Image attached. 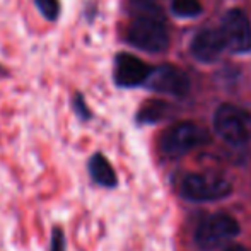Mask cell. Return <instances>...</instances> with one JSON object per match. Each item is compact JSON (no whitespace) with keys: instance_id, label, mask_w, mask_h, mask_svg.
Here are the masks:
<instances>
[{"instance_id":"2","label":"cell","mask_w":251,"mask_h":251,"mask_svg":"<svg viewBox=\"0 0 251 251\" xmlns=\"http://www.w3.org/2000/svg\"><path fill=\"white\" fill-rule=\"evenodd\" d=\"M215 132L231 146L251 142V113L234 104H222L214 116Z\"/></svg>"},{"instance_id":"1","label":"cell","mask_w":251,"mask_h":251,"mask_svg":"<svg viewBox=\"0 0 251 251\" xmlns=\"http://www.w3.org/2000/svg\"><path fill=\"white\" fill-rule=\"evenodd\" d=\"M128 12L132 21L126 29V41L147 53L164 51L169 34L159 0H128Z\"/></svg>"},{"instance_id":"10","label":"cell","mask_w":251,"mask_h":251,"mask_svg":"<svg viewBox=\"0 0 251 251\" xmlns=\"http://www.w3.org/2000/svg\"><path fill=\"white\" fill-rule=\"evenodd\" d=\"M87 171L89 176L96 185L104 186V188H115L118 185V178H116V173L113 169L111 162L101 154L96 152L89 157L87 161Z\"/></svg>"},{"instance_id":"3","label":"cell","mask_w":251,"mask_h":251,"mask_svg":"<svg viewBox=\"0 0 251 251\" xmlns=\"http://www.w3.org/2000/svg\"><path fill=\"white\" fill-rule=\"evenodd\" d=\"M207 142V132L195 123L183 122L166 130L161 139V151L171 159L181 157Z\"/></svg>"},{"instance_id":"13","label":"cell","mask_w":251,"mask_h":251,"mask_svg":"<svg viewBox=\"0 0 251 251\" xmlns=\"http://www.w3.org/2000/svg\"><path fill=\"white\" fill-rule=\"evenodd\" d=\"M41 16L48 21H56L60 16V0H34Z\"/></svg>"},{"instance_id":"12","label":"cell","mask_w":251,"mask_h":251,"mask_svg":"<svg viewBox=\"0 0 251 251\" xmlns=\"http://www.w3.org/2000/svg\"><path fill=\"white\" fill-rule=\"evenodd\" d=\"M171 10L178 17H197L201 12L199 0H173Z\"/></svg>"},{"instance_id":"11","label":"cell","mask_w":251,"mask_h":251,"mask_svg":"<svg viewBox=\"0 0 251 251\" xmlns=\"http://www.w3.org/2000/svg\"><path fill=\"white\" fill-rule=\"evenodd\" d=\"M166 111H168V106L162 101H149L139 109V115H137V122L139 123H155L159 120L164 118Z\"/></svg>"},{"instance_id":"14","label":"cell","mask_w":251,"mask_h":251,"mask_svg":"<svg viewBox=\"0 0 251 251\" xmlns=\"http://www.w3.org/2000/svg\"><path fill=\"white\" fill-rule=\"evenodd\" d=\"M72 109L75 113V116L80 120V122H87V120L93 118V113H91L89 106L86 104V100L80 93L74 94V100H72Z\"/></svg>"},{"instance_id":"8","label":"cell","mask_w":251,"mask_h":251,"mask_svg":"<svg viewBox=\"0 0 251 251\" xmlns=\"http://www.w3.org/2000/svg\"><path fill=\"white\" fill-rule=\"evenodd\" d=\"M152 69L144 60L130 55V53H120L115 58V77L116 86L120 87H137L140 84H146L149 79Z\"/></svg>"},{"instance_id":"4","label":"cell","mask_w":251,"mask_h":251,"mask_svg":"<svg viewBox=\"0 0 251 251\" xmlns=\"http://www.w3.org/2000/svg\"><path fill=\"white\" fill-rule=\"evenodd\" d=\"M239 234V224L227 214H215L205 219L195 232V241L201 250L210 251Z\"/></svg>"},{"instance_id":"7","label":"cell","mask_w":251,"mask_h":251,"mask_svg":"<svg viewBox=\"0 0 251 251\" xmlns=\"http://www.w3.org/2000/svg\"><path fill=\"white\" fill-rule=\"evenodd\" d=\"M146 84H149V87L155 93L176 98H183L190 89L188 75L175 65H159L152 69Z\"/></svg>"},{"instance_id":"15","label":"cell","mask_w":251,"mask_h":251,"mask_svg":"<svg viewBox=\"0 0 251 251\" xmlns=\"http://www.w3.org/2000/svg\"><path fill=\"white\" fill-rule=\"evenodd\" d=\"M50 251H67V239L62 227H53L50 236Z\"/></svg>"},{"instance_id":"5","label":"cell","mask_w":251,"mask_h":251,"mask_svg":"<svg viewBox=\"0 0 251 251\" xmlns=\"http://www.w3.org/2000/svg\"><path fill=\"white\" fill-rule=\"evenodd\" d=\"M231 185L219 176L188 175L181 181V195L190 201H214L227 197Z\"/></svg>"},{"instance_id":"9","label":"cell","mask_w":251,"mask_h":251,"mask_svg":"<svg viewBox=\"0 0 251 251\" xmlns=\"http://www.w3.org/2000/svg\"><path fill=\"white\" fill-rule=\"evenodd\" d=\"M224 48H227V47H226L222 31L212 29V27H205L200 33H197V36L193 38L192 45H190L192 55L195 56L199 62H203V63L215 62Z\"/></svg>"},{"instance_id":"16","label":"cell","mask_w":251,"mask_h":251,"mask_svg":"<svg viewBox=\"0 0 251 251\" xmlns=\"http://www.w3.org/2000/svg\"><path fill=\"white\" fill-rule=\"evenodd\" d=\"M226 251H246L243 246H231V248H227Z\"/></svg>"},{"instance_id":"6","label":"cell","mask_w":251,"mask_h":251,"mask_svg":"<svg viewBox=\"0 0 251 251\" xmlns=\"http://www.w3.org/2000/svg\"><path fill=\"white\" fill-rule=\"evenodd\" d=\"M221 31L229 50L236 53L251 51V23L243 10H229L222 19Z\"/></svg>"}]
</instances>
